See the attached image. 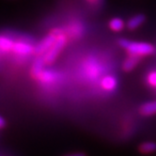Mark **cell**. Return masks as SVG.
Returning a JSON list of instances; mask_svg holds the SVG:
<instances>
[{
    "mask_svg": "<svg viewBox=\"0 0 156 156\" xmlns=\"http://www.w3.org/2000/svg\"><path fill=\"white\" fill-rule=\"evenodd\" d=\"M5 124H6L5 119H4L3 117H0V127H1V128H4V127H5Z\"/></svg>",
    "mask_w": 156,
    "mask_h": 156,
    "instance_id": "obj_15",
    "label": "cell"
},
{
    "mask_svg": "<svg viewBox=\"0 0 156 156\" xmlns=\"http://www.w3.org/2000/svg\"><path fill=\"white\" fill-rule=\"evenodd\" d=\"M102 86L103 87L105 88V90H115V87H117V80L116 78L111 76V75H108L106 77L104 78V80L102 81Z\"/></svg>",
    "mask_w": 156,
    "mask_h": 156,
    "instance_id": "obj_8",
    "label": "cell"
},
{
    "mask_svg": "<svg viewBox=\"0 0 156 156\" xmlns=\"http://www.w3.org/2000/svg\"><path fill=\"white\" fill-rule=\"evenodd\" d=\"M45 64V61H44V58H38L34 64H33V67H32V74L33 76L35 77H38L41 71H42V68H43V65Z\"/></svg>",
    "mask_w": 156,
    "mask_h": 156,
    "instance_id": "obj_9",
    "label": "cell"
},
{
    "mask_svg": "<svg viewBox=\"0 0 156 156\" xmlns=\"http://www.w3.org/2000/svg\"><path fill=\"white\" fill-rule=\"evenodd\" d=\"M109 27L113 31H120L124 27V22L120 18H114L109 22Z\"/></svg>",
    "mask_w": 156,
    "mask_h": 156,
    "instance_id": "obj_12",
    "label": "cell"
},
{
    "mask_svg": "<svg viewBox=\"0 0 156 156\" xmlns=\"http://www.w3.org/2000/svg\"><path fill=\"white\" fill-rule=\"evenodd\" d=\"M139 151L142 153L148 154L152 153L156 151V143L154 142H144L139 146Z\"/></svg>",
    "mask_w": 156,
    "mask_h": 156,
    "instance_id": "obj_10",
    "label": "cell"
},
{
    "mask_svg": "<svg viewBox=\"0 0 156 156\" xmlns=\"http://www.w3.org/2000/svg\"><path fill=\"white\" fill-rule=\"evenodd\" d=\"M65 156H86L85 153L83 152H74V153H70V154H67Z\"/></svg>",
    "mask_w": 156,
    "mask_h": 156,
    "instance_id": "obj_14",
    "label": "cell"
},
{
    "mask_svg": "<svg viewBox=\"0 0 156 156\" xmlns=\"http://www.w3.org/2000/svg\"><path fill=\"white\" fill-rule=\"evenodd\" d=\"M87 1L90 3H92V4H97V3H99L100 0H87Z\"/></svg>",
    "mask_w": 156,
    "mask_h": 156,
    "instance_id": "obj_16",
    "label": "cell"
},
{
    "mask_svg": "<svg viewBox=\"0 0 156 156\" xmlns=\"http://www.w3.org/2000/svg\"><path fill=\"white\" fill-rule=\"evenodd\" d=\"M57 38H58V36L55 34H54L53 32L50 33L49 35H47L45 38H43L38 43V45L35 48V52L37 54H40V55L45 53V52H48L51 49V47L54 45L55 41H57Z\"/></svg>",
    "mask_w": 156,
    "mask_h": 156,
    "instance_id": "obj_3",
    "label": "cell"
},
{
    "mask_svg": "<svg viewBox=\"0 0 156 156\" xmlns=\"http://www.w3.org/2000/svg\"><path fill=\"white\" fill-rule=\"evenodd\" d=\"M139 112L143 116H151L156 114V101L144 104L140 107Z\"/></svg>",
    "mask_w": 156,
    "mask_h": 156,
    "instance_id": "obj_5",
    "label": "cell"
},
{
    "mask_svg": "<svg viewBox=\"0 0 156 156\" xmlns=\"http://www.w3.org/2000/svg\"><path fill=\"white\" fill-rule=\"evenodd\" d=\"M145 22V16L142 14H137L133 16L127 23V27L130 30H135L138 27H140Z\"/></svg>",
    "mask_w": 156,
    "mask_h": 156,
    "instance_id": "obj_7",
    "label": "cell"
},
{
    "mask_svg": "<svg viewBox=\"0 0 156 156\" xmlns=\"http://www.w3.org/2000/svg\"><path fill=\"white\" fill-rule=\"evenodd\" d=\"M14 41L12 40H10L8 37L2 36L0 39V47H1L2 51H9L12 50L14 46Z\"/></svg>",
    "mask_w": 156,
    "mask_h": 156,
    "instance_id": "obj_11",
    "label": "cell"
},
{
    "mask_svg": "<svg viewBox=\"0 0 156 156\" xmlns=\"http://www.w3.org/2000/svg\"><path fill=\"white\" fill-rule=\"evenodd\" d=\"M13 52L19 54V55H28L32 52V47L28 43L23 41V42H15L12 49Z\"/></svg>",
    "mask_w": 156,
    "mask_h": 156,
    "instance_id": "obj_6",
    "label": "cell"
},
{
    "mask_svg": "<svg viewBox=\"0 0 156 156\" xmlns=\"http://www.w3.org/2000/svg\"><path fill=\"white\" fill-rule=\"evenodd\" d=\"M65 44H66V37L63 34H60L59 36H58L57 41H55L54 45L51 47V49L48 52H46L45 55L43 57L44 61H45L46 64H52L55 60L58 54L64 48Z\"/></svg>",
    "mask_w": 156,
    "mask_h": 156,
    "instance_id": "obj_2",
    "label": "cell"
},
{
    "mask_svg": "<svg viewBox=\"0 0 156 156\" xmlns=\"http://www.w3.org/2000/svg\"><path fill=\"white\" fill-rule=\"evenodd\" d=\"M119 45L124 48L129 55H135L138 57H145V55H151L155 53V48L150 43L147 42H136L130 41L128 40H119Z\"/></svg>",
    "mask_w": 156,
    "mask_h": 156,
    "instance_id": "obj_1",
    "label": "cell"
},
{
    "mask_svg": "<svg viewBox=\"0 0 156 156\" xmlns=\"http://www.w3.org/2000/svg\"><path fill=\"white\" fill-rule=\"evenodd\" d=\"M149 83L152 86V87H156V73H151L149 75Z\"/></svg>",
    "mask_w": 156,
    "mask_h": 156,
    "instance_id": "obj_13",
    "label": "cell"
},
{
    "mask_svg": "<svg viewBox=\"0 0 156 156\" xmlns=\"http://www.w3.org/2000/svg\"><path fill=\"white\" fill-rule=\"evenodd\" d=\"M141 57H138V55H130L129 58H127L125 59V61L123 62V65H122V68L125 72H130L132 71L135 67L137 65V63L139 62Z\"/></svg>",
    "mask_w": 156,
    "mask_h": 156,
    "instance_id": "obj_4",
    "label": "cell"
}]
</instances>
